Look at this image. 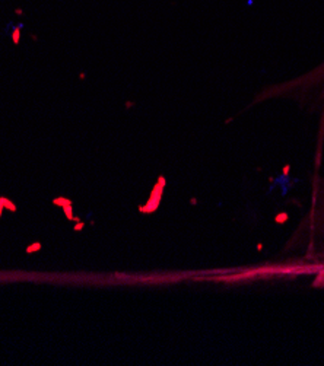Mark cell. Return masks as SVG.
<instances>
[{
	"mask_svg": "<svg viewBox=\"0 0 324 366\" xmlns=\"http://www.w3.org/2000/svg\"><path fill=\"white\" fill-rule=\"evenodd\" d=\"M310 78H311V82L313 83H322L323 85V98H324V63L322 66H319L311 75H310Z\"/></svg>",
	"mask_w": 324,
	"mask_h": 366,
	"instance_id": "obj_1",
	"label": "cell"
},
{
	"mask_svg": "<svg viewBox=\"0 0 324 366\" xmlns=\"http://www.w3.org/2000/svg\"><path fill=\"white\" fill-rule=\"evenodd\" d=\"M19 29H21V26H19V28H16V29L13 31V43H15V44H18V43H19Z\"/></svg>",
	"mask_w": 324,
	"mask_h": 366,
	"instance_id": "obj_2",
	"label": "cell"
}]
</instances>
